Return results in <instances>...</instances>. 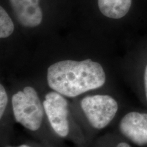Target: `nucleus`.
<instances>
[{"label":"nucleus","instance_id":"f257e3e1","mask_svg":"<svg viewBox=\"0 0 147 147\" xmlns=\"http://www.w3.org/2000/svg\"><path fill=\"white\" fill-rule=\"evenodd\" d=\"M47 79L53 91L65 97H74L102 87L106 77L101 64L87 59L56 62L48 68Z\"/></svg>","mask_w":147,"mask_h":147},{"label":"nucleus","instance_id":"f03ea898","mask_svg":"<svg viewBox=\"0 0 147 147\" xmlns=\"http://www.w3.org/2000/svg\"><path fill=\"white\" fill-rule=\"evenodd\" d=\"M12 107L16 122L30 131L39 129L45 112L34 87H25L12 95Z\"/></svg>","mask_w":147,"mask_h":147},{"label":"nucleus","instance_id":"7ed1b4c3","mask_svg":"<svg viewBox=\"0 0 147 147\" xmlns=\"http://www.w3.org/2000/svg\"><path fill=\"white\" fill-rule=\"evenodd\" d=\"M80 106L93 128L102 129L107 127L118 111V103L108 95H89L84 97Z\"/></svg>","mask_w":147,"mask_h":147},{"label":"nucleus","instance_id":"20e7f679","mask_svg":"<svg viewBox=\"0 0 147 147\" xmlns=\"http://www.w3.org/2000/svg\"><path fill=\"white\" fill-rule=\"evenodd\" d=\"M45 114L51 127L59 136L65 138L68 135V102L65 96L57 91H51L45 95L43 101Z\"/></svg>","mask_w":147,"mask_h":147},{"label":"nucleus","instance_id":"39448f33","mask_svg":"<svg viewBox=\"0 0 147 147\" xmlns=\"http://www.w3.org/2000/svg\"><path fill=\"white\" fill-rule=\"evenodd\" d=\"M121 134L138 146L147 144V114L131 112L124 116L119 124Z\"/></svg>","mask_w":147,"mask_h":147},{"label":"nucleus","instance_id":"423d86ee","mask_svg":"<svg viewBox=\"0 0 147 147\" xmlns=\"http://www.w3.org/2000/svg\"><path fill=\"white\" fill-rule=\"evenodd\" d=\"M16 19L25 27H36L43 19L40 0H9Z\"/></svg>","mask_w":147,"mask_h":147},{"label":"nucleus","instance_id":"0eeeda50","mask_svg":"<svg viewBox=\"0 0 147 147\" xmlns=\"http://www.w3.org/2000/svg\"><path fill=\"white\" fill-rule=\"evenodd\" d=\"M101 13L106 17L119 19L128 13L132 0H97Z\"/></svg>","mask_w":147,"mask_h":147},{"label":"nucleus","instance_id":"6e6552de","mask_svg":"<svg viewBox=\"0 0 147 147\" xmlns=\"http://www.w3.org/2000/svg\"><path fill=\"white\" fill-rule=\"evenodd\" d=\"M14 25L12 19L2 6L0 7V38H6L12 34Z\"/></svg>","mask_w":147,"mask_h":147},{"label":"nucleus","instance_id":"1a4fd4ad","mask_svg":"<svg viewBox=\"0 0 147 147\" xmlns=\"http://www.w3.org/2000/svg\"><path fill=\"white\" fill-rule=\"evenodd\" d=\"M8 97L5 89L2 84H0V117L2 118L7 105H8Z\"/></svg>","mask_w":147,"mask_h":147},{"label":"nucleus","instance_id":"9d476101","mask_svg":"<svg viewBox=\"0 0 147 147\" xmlns=\"http://www.w3.org/2000/svg\"><path fill=\"white\" fill-rule=\"evenodd\" d=\"M144 82L145 94H146V100H147V65L146 66V68H145V70H144Z\"/></svg>","mask_w":147,"mask_h":147},{"label":"nucleus","instance_id":"9b49d317","mask_svg":"<svg viewBox=\"0 0 147 147\" xmlns=\"http://www.w3.org/2000/svg\"><path fill=\"white\" fill-rule=\"evenodd\" d=\"M117 147H131L128 144H127L125 142H121L117 145Z\"/></svg>","mask_w":147,"mask_h":147},{"label":"nucleus","instance_id":"f8f14e48","mask_svg":"<svg viewBox=\"0 0 147 147\" xmlns=\"http://www.w3.org/2000/svg\"><path fill=\"white\" fill-rule=\"evenodd\" d=\"M6 147H12V146H6ZM16 147H31V146H29V145H27V144H22V145H20V146H16Z\"/></svg>","mask_w":147,"mask_h":147}]
</instances>
